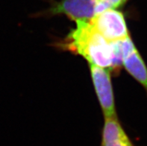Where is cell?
Segmentation results:
<instances>
[{"label":"cell","instance_id":"1","mask_svg":"<svg viewBox=\"0 0 147 146\" xmlns=\"http://www.w3.org/2000/svg\"><path fill=\"white\" fill-rule=\"evenodd\" d=\"M76 23V28L66 39V48L82 56L90 65L109 70L114 69V57L111 43L105 39L90 22Z\"/></svg>","mask_w":147,"mask_h":146},{"label":"cell","instance_id":"2","mask_svg":"<svg viewBox=\"0 0 147 146\" xmlns=\"http://www.w3.org/2000/svg\"><path fill=\"white\" fill-rule=\"evenodd\" d=\"M90 23L109 43L130 37L125 17L117 9H106L96 13Z\"/></svg>","mask_w":147,"mask_h":146},{"label":"cell","instance_id":"3","mask_svg":"<svg viewBox=\"0 0 147 146\" xmlns=\"http://www.w3.org/2000/svg\"><path fill=\"white\" fill-rule=\"evenodd\" d=\"M92 81L105 118L117 117L110 71L90 64Z\"/></svg>","mask_w":147,"mask_h":146},{"label":"cell","instance_id":"4","mask_svg":"<svg viewBox=\"0 0 147 146\" xmlns=\"http://www.w3.org/2000/svg\"><path fill=\"white\" fill-rule=\"evenodd\" d=\"M48 13L65 15L76 22H90L96 14V0H61L54 3Z\"/></svg>","mask_w":147,"mask_h":146},{"label":"cell","instance_id":"5","mask_svg":"<svg viewBox=\"0 0 147 146\" xmlns=\"http://www.w3.org/2000/svg\"><path fill=\"white\" fill-rule=\"evenodd\" d=\"M99 146H134L117 117L105 118Z\"/></svg>","mask_w":147,"mask_h":146},{"label":"cell","instance_id":"6","mask_svg":"<svg viewBox=\"0 0 147 146\" xmlns=\"http://www.w3.org/2000/svg\"><path fill=\"white\" fill-rule=\"evenodd\" d=\"M123 64L127 72L147 91V67L137 48L123 58Z\"/></svg>","mask_w":147,"mask_h":146},{"label":"cell","instance_id":"7","mask_svg":"<svg viewBox=\"0 0 147 146\" xmlns=\"http://www.w3.org/2000/svg\"><path fill=\"white\" fill-rule=\"evenodd\" d=\"M127 0H96V13L106 9H117L123 6Z\"/></svg>","mask_w":147,"mask_h":146}]
</instances>
